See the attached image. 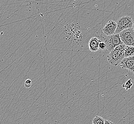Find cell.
Listing matches in <instances>:
<instances>
[{
    "instance_id": "cell-2",
    "label": "cell",
    "mask_w": 134,
    "mask_h": 124,
    "mask_svg": "<svg viewBox=\"0 0 134 124\" xmlns=\"http://www.w3.org/2000/svg\"><path fill=\"white\" fill-rule=\"evenodd\" d=\"M103 41L106 44V49L108 52H110L115 47L123 43L121 41L119 34H114L112 35L103 37Z\"/></svg>"
},
{
    "instance_id": "cell-13",
    "label": "cell",
    "mask_w": 134,
    "mask_h": 124,
    "mask_svg": "<svg viewBox=\"0 0 134 124\" xmlns=\"http://www.w3.org/2000/svg\"><path fill=\"white\" fill-rule=\"evenodd\" d=\"M99 49L101 50H104L106 49V44L105 42L100 41L99 44Z\"/></svg>"
},
{
    "instance_id": "cell-8",
    "label": "cell",
    "mask_w": 134,
    "mask_h": 124,
    "mask_svg": "<svg viewBox=\"0 0 134 124\" xmlns=\"http://www.w3.org/2000/svg\"><path fill=\"white\" fill-rule=\"evenodd\" d=\"M100 40L98 37H93L90 39L88 43L89 49L91 52H96L99 50V44Z\"/></svg>"
},
{
    "instance_id": "cell-4",
    "label": "cell",
    "mask_w": 134,
    "mask_h": 124,
    "mask_svg": "<svg viewBox=\"0 0 134 124\" xmlns=\"http://www.w3.org/2000/svg\"><path fill=\"white\" fill-rule=\"evenodd\" d=\"M119 35L122 43L127 46L134 47V31L133 29H127L121 32Z\"/></svg>"
},
{
    "instance_id": "cell-10",
    "label": "cell",
    "mask_w": 134,
    "mask_h": 124,
    "mask_svg": "<svg viewBox=\"0 0 134 124\" xmlns=\"http://www.w3.org/2000/svg\"><path fill=\"white\" fill-rule=\"evenodd\" d=\"M105 119H104L102 117L96 116L92 120L93 124H104Z\"/></svg>"
},
{
    "instance_id": "cell-15",
    "label": "cell",
    "mask_w": 134,
    "mask_h": 124,
    "mask_svg": "<svg viewBox=\"0 0 134 124\" xmlns=\"http://www.w3.org/2000/svg\"><path fill=\"white\" fill-rule=\"evenodd\" d=\"M132 28L133 29V31H134V22L133 23V26H132Z\"/></svg>"
},
{
    "instance_id": "cell-5",
    "label": "cell",
    "mask_w": 134,
    "mask_h": 124,
    "mask_svg": "<svg viewBox=\"0 0 134 124\" xmlns=\"http://www.w3.org/2000/svg\"><path fill=\"white\" fill-rule=\"evenodd\" d=\"M65 28V32L67 39H73L74 41H78L81 38V34L77 26L75 24H70Z\"/></svg>"
},
{
    "instance_id": "cell-11",
    "label": "cell",
    "mask_w": 134,
    "mask_h": 124,
    "mask_svg": "<svg viewBox=\"0 0 134 124\" xmlns=\"http://www.w3.org/2000/svg\"><path fill=\"white\" fill-rule=\"evenodd\" d=\"M133 85V84L132 80L131 79H129L126 82V83L125 85H123V87L126 88V90H128L129 89L131 88Z\"/></svg>"
},
{
    "instance_id": "cell-1",
    "label": "cell",
    "mask_w": 134,
    "mask_h": 124,
    "mask_svg": "<svg viewBox=\"0 0 134 124\" xmlns=\"http://www.w3.org/2000/svg\"><path fill=\"white\" fill-rule=\"evenodd\" d=\"M126 47V45L124 44H120L109 52L107 58L108 63L110 65L117 66L121 63L125 58L124 52Z\"/></svg>"
},
{
    "instance_id": "cell-7",
    "label": "cell",
    "mask_w": 134,
    "mask_h": 124,
    "mask_svg": "<svg viewBox=\"0 0 134 124\" xmlns=\"http://www.w3.org/2000/svg\"><path fill=\"white\" fill-rule=\"evenodd\" d=\"M120 66L124 69L132 72L134 69V56L125 57L120 63Z\"/></svg>"
},
{
    "instance_id": "cell-12",
    "label": "cell",
    "mask_w": 134,
    "mask_h": 124,
    "mask_svg": "<svg viewBox=\"0 0 134 124\" xmlns=\"http://www.w3.org/2000/svg\"><path fill=\"white\" fill-rule=\"evenodd\" d=\"M31 85H32V82L31 79H28L25 81L24 85L26 88H30L31 86Z\"/></svg>"
},
{
    "instance_id": "cell-6",
    "label": "cell",
    "mask_w": 134,
    "mask_h": 124,
    "mask_svg": "<svg viewBox=\"0 0 134 124\" xmlns=\"http://www.w3.org/2000/svg\"><path fill=\"white\" fill-rule=\"evenodd\" d=\"M116 27L117 24L116 22L112 20H110L106 23L105 26L102 29L103 34L107 36L112 35L115 34Z\"/></svg>"
},
{
    "instance_id": "cell-3",
    "label": "cell",
    "mask_w": 134,
    "mask_h": 124,
    "mask_svg": "<svg viewBox=\"0 0 134 124\" xmlns=\"http://www.w3.org/2000/svg\"><path fill=\"white\" fill-rule=\"evenodd\" d=\"M133 23L132 18L129 16H123L119 18L116 22L117 27L115 34H119L124 30L132 28Z\"/></svg>"
},
{
    "instance_id": "cell-9",
    "label": "cell",
    "mask_w": 134,
    "mask_h": 124,
    "mask_svg": "<svg viewBox=\"0 0 134 124\" xmlns=\"http://www.w3.org/2000/svg\"><path fill=\"white\" fill-rule=\"evenodd\" d=\"M125 57H131L134 56V47L126 45L124 52Z\"/></svg>"
},
{
    "instance_id": "cell-16",
    "label": "cell",
    "mask_w": 134,
    "mask_h": 124,
    "mask_svg": "<svg viewBox=\"0 0 134 124\" xmlns=\"http://www.w3.org/2000/svg\"><path fill=\"white\" fill-rule=\"evenodd\" d=\"M132 73H133V74H134V70H133V71H132Z\"/></svg>"
},
{
    "instance_id": "cell-14",
    "label": "cell",
    "mask_w": 134,
    "mask_h": 124,
    "mask_svg": "<svg viewBox=\"0 0 134 124\" xmlns=\"http://www.w3.org/2000/svg\"><path fill=\"white\" fill-rule=\"evenodd\" d=\"M104 124H114L113 123H112V122L109 121V120H105V123Z\"/></svg>"
}]
</instances>
